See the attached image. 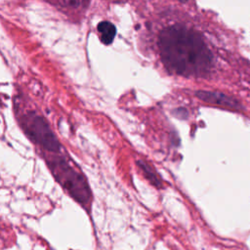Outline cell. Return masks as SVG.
Returning <instances> with one entry per match:
<instances>
[{"instance_id":"obj_1","label":"cell","mask_w":250,"mask_h":250,"mask_svg":"<svg viewBox=\"0 0 250 250\" xmlns=\"http://www.w3.org/2000/svg\"><path fill=\"white\" fill-rule=\"evenodd\" d=\"M161 60L166 68L183 76L201 77L212 67V54L202 37L186 27L173 25L158 37Z\"/></svg>"},{"instance_id":"obj_5","label":"cell","mask_w":250,"mask_h":250,"mask_svg":"<svg viewBox=\"0 0 250 250\" xmlns=\"http://www.w3.org/2000/svg\"><path fill=\"white\" fill-rule=\"evenodd\" d=\"M97 28L101 34L102 42L105 45H109L113 41L116 33L115 26L108 21H102L98 24Z\"/></svg>"},{"instance_id":"obj_7","label":"cell","mask_w":250,"mask_h":250,"mask_svg":"<svg viewBox=\"0 0 250 250\" xmlns=\"http://www.w3.org/2000/svg\"><path fill=\"white\" fill-rule=\"evenodd\" d=\"M179 1H180V2H182V3H185V2H187L188 0H179Z\"/></svg>"},{"instance_id":"obj_4","label":"cell","mask_w":250,"mask_h":250,"mask_svg":"<svg viewBox=\"0 0 250 250\" xmlns=\"http://www.w3.org/2000/svg\"><path fill=\"white\" fill-rule=\"evenodd\" d=\"M195 96L199 100L211 104H216L219 106L227 107L229 109H235V110H241L243 108L242 104L236 99L221 92L202 90V91H196Z\"/></svg>"},{"instance_id":"obj_2","label":"cell","mask_w":250,"mask_h":250,"mask_svg":"<svg viewBox=\"0 0 250 250\" xmlns=\"http://www.w3.org/2000/svg\"><path fill=\"white\" fill-rule=\"evenodd\" d=\"M50 169L57 181L67 192L80 203H88L91 192L85 178L64 159L57 158L49 163Z\"/></svg>"},{"instance_id":"obj_3","label":"cell","mask_w":250,"mask_h":250,"mask_svg":"<svg viewBox=\"0 0 250 250\" xmlns=\"http://www.w3.org/2000/svg\"><path fill=\"white\" fill-rule=\"evenodd\" d=\"M21 125L27 136L44 149L54 152L60 150V143L43 117L29 112L22 117Z\"/></svg>"},{"instance_id":"obj_6","label":"cell","mask_w":250,"mask_h":250,"mask_svg":"<svg viewBox=\"0 0 250 250\" xmlns=\"http://www.w3.org/2000/svg\"><path fill=\"white\" fill-rule=\"evenodd\" d=\"M137 163H138L139 167L143 170L146 178L148 179L154 186L160 187V185H161L160 180L157 177V175L155 174V172L152 170V168L147 163H146L145 161H142V160H139Z\"/></svg>"}]
</instances>
